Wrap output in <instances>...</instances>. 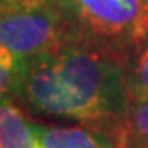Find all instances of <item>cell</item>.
Wrapping results in <instances>:
<instances>
[{"label": "cell", "instance_id": "obj_2", "mask_svg": "<svg viewBox=\"0 0 148 148\" xmlns=\"http://www.w3.org/2000/svg\"><path fill=\"white\" fill-rule=\"evenodd\" d=\"M68 28L69 41L123 54L148 32V7L142 0H49Z\"/></svg>", "mask_w": 148, "mask_h": 148}, {"label": "cell", "instance_id": "obj_7", "mask_svg": "<svg viewBox=\"0 0 148 148\" xmlns=\"http://www.w3.org/2000/svg\"><path fill=\"white\" fill-rule=\"evenodd\" d=\"M122 61L130 95L148 94V32L128 48Z\"/></svg>", "mask_w": 148, "mask_h": 148}, {"label": "cell", "instance_id": "obj_3", "mask_svg": "<svg viewBox=\"0 0 148 148\" xmlns=\"http://www.w3.org/2000/svg\"><path fill=\"white\" fill-rule=\"evenodd\" d=\"M69 41L63 16L49 0H21L0 12V45L21 61Z\"/></svg>", "mask_w": 148, "mask_h": 148}, {"label": "cell", "instance_id": "obj_11", "mask_svg": "<svg viewBox=\"0 0 148 148\" xmlns=\"http://www.w3.org/2000/svg\"><path fill=\"white\" fill-rule=\"evenodd\" d=\"M0 2H7V0H0Z\"/></svg>", "mask_w": 148, "mask_h": 148}, {"label": "cell", "instance_id": "obj_1", "mask_svg": "<svg viewBox=\"0 0 148 148\" xmlns=\"http://www.w3.org/2000/svg\"><path fill=\"white\" fill-rule=\"evenodd\" d=\"M15 97L35 114L74 119L109 137L130 102L120 54L77 41L23 61Z\"/></svg>", "mask_w": 148, "mask_h": 148}, {"label": "cell", "instance_id": "obj_4", "mask_svg": "<svg viewBox=\"0 0 148 148\" xmlns=\"http://www.w3.org/2000/svg\"><path fill=\"white\" fill-rule=\"evenodd\" d=\"M38 148H117L114 138L90 127H51L35 123Z\"/></svg>", "mask_w": 148, "mask_h": 148}, {"label": "cell", "instance_id": "obj_8", "mask_svg": "<svg viewBox=\"0 0 148 148\" xmlns=\"http://www.w3.org/2000/svg\"><path fill=\"white\" fill-rule=\"evenodd\" d=\"M21 69L23 61L7 46L0 45V101L12 99V95H16Z\"/></svg>", "mask_w": 148, "mask_h": 148}, {"label": "cell", "instance_id": "obj_6", "mask_svg": "<svg viewBox=\"0 0 148 148\" xmlns=\"http://www.w3.org/2000/svg\"><path fill=\"white\" fill-rule=\"evenodd\" d=\"M112 138L117 148H148V94L130 95L127 115Z\"/></svg>", "mask_w": 148, "mask_h": 148}, {"label": "cell", "instance_id": "obj_9", "mask_svg": "<svg viewBox=\"0 0 148 148\" xmlns=\"http://www.w3.org/2000/svg\"><path fill=\"white\" fill-rule=\"evenodd\" d=\"M16 2H21V0H7V2H0V12L3 10V8H7V7L16 3Z\"/></svg>", "mask_w": 148, "mask_h": 148}, {"label": "cell", "instance_id": "obj_10", "mask_svg": "<svg viewBox=\"0 0 148 148\" xmlns=\"http://www.w3.org/2000/svg\"><path fill=\"white\" fill-rule=\"evenodd\" d=\"M142 2H143V3H145L147 7H148V0H142Z\"/></svg>", "mask_w": 148, "mask_h": 148}, {"label": "cell", "instance_id": "obj_5", "mask_svg": "<svg viewBox=\"0 0 148 148\" xmlns=\"http://www.w3.org/2000/svg\"><path fill=\"white\" fill-rule=\"evenodd\" d=\"M0 148H38L33 122L12 99L0 101Z\"/></svg>", "mask_w": 148, "mask_h": 148}]
</instances>
